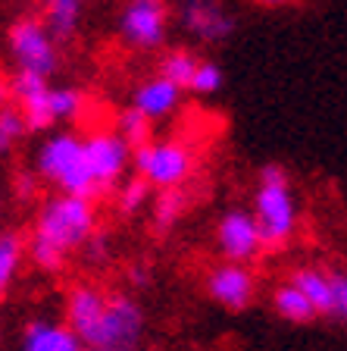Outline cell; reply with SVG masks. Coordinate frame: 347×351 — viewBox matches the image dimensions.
Here are the masks:
<instances>
[{
    "mask_svg": "<svg viewBox=\"0 0 347 351\" xmlns=\"http://www.w3.org/2000/svg\"><path fill=\"white\" fill-rule=\"evenodd\" d=\"M253 3H260V7H288L294 0H253Z\"/></svg>",
    "mask_w": 347,
    "mask_h": 351,
    "instance_id": "1f68e13d",
    "label": "cell"
},
{
    "mask_svg": "<svg viewBox=\"0 0 347 351\" xmlns=\"http://www.w3.org/2000/svg\"><path fill=\"white\" fill-rule=\"evenodd\" d=\"M197 63H201V60H197L191 51H169V53H163V60H159V79L172 82L179 91H185V88L191 85V79H194Z\"/></svg>",
    "mask_w": 347,
    "mask_h": 351,
    "instance_id": "e0dca14e",
    "label": "cell"
},
{
    "mask_svg": "<svg viewBox=\"0 0 347 351\" xmlns=\"http://www.w3.org/2000/svg\"><path fill=\"white\" fill-rule=\"evenodd\" d=\"M216 245L222 251L225 263H241V267L263 251L257 223H253V217L247 210H229L219 217Z\"/></svg>",
    "mask_w": 347,
    "mask_h": 351,
    "instance_id": "9c48e42d",
    "label": "cell"
},
{
    "mask_svg": "<svg viewBox=\"0 0 347 351\" xmlns=\"http://www.w3.org/2000/svg\"><path fill=\"white\" fill-rule=\"evenodd\" d=\"M38 176L60 185L63 195L81 197L88 204L101 195L97 182L85 167V157H81V138L73 132H57L38 147Z\"/></svg>",
    "mask_w": 347,
    "mask_h": 351,
    "instance_id": "6da1fadb",
    "label": "cell"
},
{
    "mask_svg": "<svg viewBox=\"0 0 347 351\" xmlns=\"http://www.w3.org/2000/svg\"><path fill=\"white\" fill-rule=\"evenodd\" d=\"M81 248H85V254L91 257V261H101V257L110 251V241H107V235H97L94 232L91 239L85 241V245H81Z\"/></svg>",
    "mask_w": 347,
    "mask_h": 351,
    "instance_id": "f546056e",
    "label": "cell"
},
{
    "mask_svg": "<svg viewBox=\"0 0 347 351\" xmlns=\"http://www.w3.org/2000/svg\"><path fill=\"white\" fill-rule=\"evenodd\" d=\"M10 53L13 60L19 63L22 73H35V75H47L57 73L60 66V51H57V41L53 35L47 32L41 19L35 16H22L10 25Z\"/></svg>",
    "mask_w": 347,
    "mask_h": 351,
    "instance_id": "8992f818",
    "label": "cell"
},
{
    "mask_svg": "<svg viewBox=\"0 0 347 351\" xmlns=\"http://www.w3.org/2000/svg\"><path fill=\"white\" fill-rule=\"evenodd\" d=\"M47 107H51L53 123L57 119H75L85 110V95L79 88H51L47 91Z\"/></svg>",
    "mask_w": 347,
    "mask_h": 351,
    "instance_id": "44dd1931",
    "label": "cell"
},
{
    "mask_svg": "<svg viewBox=\"0 0 347 351\" xmlns=\"http://www.w3.org/2000/svg\"><path fill=\"white\" fill-rule=\"evenodd\" d=\"M81 157H85V167L97 182V189L107 191L129 169L131 151L116 132H94V135L81 138Z\"/></svg>",
    "mask_w": 347,
    "mask_h": 351,
    "instance_id": "ba28073f",
    "label": "cell"
},
{
    "mask_svg": "<svg viewBox=\"0 0 347 351\" xmlns=\"http://www.w3.org/2000/svg\"><path fill=\"white\" fill-rule=\"evenodd\" d=\"M329 298H332V317L344 320L347 317V276L341 270L329 273Z\"/></svg>",
    "mask_w": 347,
    "mask_h": 351,
    "instance_id": "484cf974",
    "label": "cell"
},
{
    "mask_svg": "<svg viewBox=\"0 0 347 351\" xmlns=\"http://www.w3.org/2000/svg\"><path fill=\"white\" fill-rule=\"evenodd\" d=\"M22 351H85L69 326L51 320H31L22 336Z\"/></svg>",
    "mask_w": 347,
    "mask_h": 351,
    "instance_id": "5bb4252c",
    "label": "cell"
},
{
    "mask_svg": "<svg viewBox=\"0 0 347 351\" xmlns=\"http://www.w3.org/2000/svg\"><path fill=\"white\" fill-rule=\"evenodd\" d=\"M7 91H10V88H7V82L0 79V107H7Z\"/></svg>",
    "mask_w": 347,
    "mask_h": 351,
    "instance_id": "d6a6232c",
    "label": "cell"
},
{
    "mask_svg": "<svg viewBox=\"0 0 347 351\" xmlns=\"http://www.w3.org/2000/svg\"><path fill=\"white\" fill-rule=\"evenodd\" d=\"M291 285L310 301V307L319 314H332V298H329V273L316 270V267H297Z\"/></svg>",
    "mask_w": 347,
    "mask_h": 351,
    "instance_id": "2e32d148",
    "label": "cell"
},
{
    "mask_svg": "<svg viewBox=\"0 0 347 351\" xmlns=\"http://www.w3.org/2000/svg\"><path fill=\"white\" fill-rule=\"evenodd\" d=\"M207 292L225 311H244L253 298V276L241 263H219L207 279Z\"/></svg>",
    "mask_w": 347,
    "mask_h": 351,
    "instance_id": "8fae6325",
    "label": "cell"
},
{
    "mask_svg": "<svg viewBox=\"0 0 347 351\" xmlns=\"http://www.w3.org/2000/svg\"><path fill=\"white\" fill-rule=\"evenodd\" d=\"M13 189H16V197H19V201H29V197H35V191H38V179L31 173H19Z\"/></svg>",
    "mask_w": 347,
    "mask_h": 351,
    "instance_id": "83f0119b",
    "label": "cell"
},
{
    "mask_svg": "<svg viewBox=\"0 0 347 351\" xmlns=\"http://www.w3.org/2000/svg\"><path fill=\"white\" fill-rule=\"evenodd\" d=\"M185 207H188V195H185L181 189H166L163 195H157V201H153V210H151L153 229H159V232L172 229L175 223L181 219Z\"/></svg>",
    "mask_w": 347,
    "mask_h": 351,
    "instance_id": "ac0fdd59",
    "label": "cell"
},
{
    "mask_svg": "<svg viewBox=\"0 0 347 351\" xmlns=\"http://www.w3.org/2000/svg\"><path fill=\"white\" fill-rule=\"evenodd\" d=\"M253 223L260 232V245L269 251H279L288 245L297 229V204L291 195V185H260L253 197Z\"/></svg>",
    "mask_w": 347,
    "mask_h": 351,
    "instance_id": "277c9868",
    "label": "cell"
},
{
    "mask_svg": "<svg viewBox=\"0 0 347 351\" xmlns=\"http://www.w3.org/2000/svg\"><path fill=\"white\" fill-rule=\"evenodd\" d=\"M181 25L207 44H222L235 32V16L219 0H185L181 3Z\"/></svg>",
    "mask_w": 347,
    "mask_h": 351,
    "instance_id": "30bf717a",
    "label": "cell"
},
{
    "mask_svg": "<svg viewBox=\"0 0 347 351\" xmlns=\"http://www.w3.org/2000/svg\"><path fill=\"white\" fill-rule=\"evenodd\" d=\"M25 254V241L16 232H0V295L7 292V285L16 279Z\"/></svg>",
    "mask_w": 347,
    "mask_h": 351,
    "instance_id": "ffe728a7",
    "label": "cell"
},
{
    "mask_svg": "<svg viewBox=\"0 0 347 351\" xmlns=\"http://www.w3.org/2000/svg\"><path fill=\"white\" fill-rule=\"evenodd\" d=\"M272 304H275V311H279L285 320H291V323H310L313 317H316V311L310 307V301L297 292L291 282L275 289V292H272Z\"/></svg>",
    "mask_w": 347,
    "mask_h": 351,
    "instance_id": "d6986e66",
    "label": "cell"
},
{
    "mask_svg": "<svg viewBox=\"0 0 347 351\" xmlns=\"http://www.w3.org/2000/svg\"><path fill=\"white\" fill-rule=\"evenodd\" d=\"M222 82H225V75H222V69H219V63H213V60H201L188 88L191 91H197V95L210 97V95H216L219 88H222Z\"/></svg>",
    "mask_w": 347,
    "mask_h": 351,
    "instance_id": "cb8c5ba5",
    "label": "cell"
},
{
    "mask_svg": "<svg viewBox=\"0 0 347 351\" xmlns=\"http://www.w3.org/2000/svg\"><path fill=\"white\" fill-rule=\"evenodd\" d=\"M94 223H97L94 204H88L81 197L60 195V197H51L41 207L31 239L57 248L60 254H69V251L81 248L94 235Z\"/></svg>",
    "mask_w": 347,
    "mask_h": 351,
    "instance_id": "7a4b0ae2",
    "label": "cell"
},
{
    "mask_svg": "<svg viewBox=\"0 0 347 351\" xmlns=\"http://www.w3.org/2000/svg\"><path fill=\"white\" fill-rule=\"evenodd\" d=\"M103 304H107V295L94 285H75L69 292V301H66V323L75 332L81 345L88 342V336L94 332L97 320L103 314Z\"/></svg>",
    "mask_w": 347,
    "mask_h": 351,
    "instance_id": "7c38bea8",
    "label": "cell"
},
{
    "mask_svg": "<svg viewBox=\"0 0 347 351\" xmlns=\"http://www.w3.org/2000/svg\"><path fill=\"white\" fill-rule=\"evenodd\" d=\"M179 104H181V91L172 85V82L159 79V75L141 82V85L135 88V95H131V110L141 113L147 123L172 117L175 110H179Z\"/></svg>",
    "mask_w": 347,
    "mask_h": 351,
    "instance_id": "4fadbf2b",
    "label": "cell"
},
{
    "mask_svg": "<svg viewBox=\"0 0 347 351\" xmlns=\"http://www.w3.org/2000/svg\"><path fill=\"white\" fill-rule=\"evenodd\" d=\"M129 279H131L135 285H141V289H144V285L151 282V276H147V267H131V270H129Z\"/></svg>",
    "mask_w": 347,
    "mask_h": 351,
    "instance_id": "4dcf8cb0",
    "label": "cell"
},
{
    "mask_svg": "<svg viewBox=\"0 0 347 351\" xmlns=\"http://www.w3.org/2000/svg\"><path fill=\"white\" fill-rule=\"evenodd\" d=\"M116 125H119V138L129 145V151H135V147H144L147 141H153L151 138V123H147L141 113H135V110H123L119 113V119H116Z\"/></svg>",
    "mask_w": 347,
    "mask_h": 351,
    "instance_id": "7402d4cb",
    "label": "cell"
},
{
    "mask_svg": "<svg viewBox=\"0 0 347 351\" xmlns=\"http://www.w3.org/2000/svg\"><path fill=\"white\" fill-rule=\"evenodd\" d=\"M169 7L166 0H129L119 16L123 41L138 51H157L166 41Z\"/></svg>",
    "mask_w": 347,
    "mask_h": 351,
    "instance_id": "52a82bcc",
    "label": "cell"
},
{
    "mask_svg": "<svg viewBox=\"0 0 347 351\" xmlns=\"http://www.w3.org/2000/svg\"><path fill=\"white\" fill-rule=\"evenodd\" d=\"M44 3V25L53 35V41H69L75 35L81 22V10H85V0H41Z\"/></svg>",
    "mask_w": 347,
    "mask_h": 351,
    "instance_id": "9a60e30c",
    "label": "cell"
},
{
    "mask_svg": "<svg viewBox=\"0 0 347 351\" xmlns=\"http://www.w3.org/2000/svg\"><path fill=\"white\" fill-rule=\"evenodd\" d=\"M129 163L135 167V176H141L151 189L166 191L185 185V179L194 169V154L179 138H159L147 141L144 147H135Z\"/></svg>",
    "mask_w": 347,
    "mask_h": 351,
    "instance_id": "3957f363",
    "label": "cell"
},
{
    "mask_svg": "<svg viewBox=\"0 0 347 351\" xmlns=\"http://www.w3.org/2000/svg\"><path fill=\"white\" fill-rule=\"evenodd\" d=\"M260 185H288V173L279 163H266L260 169Z\"/></svg>",
    "mask_w": 347,
    "mask_h": 351,
    "instance_id": "f1b7e54d",
    "label": "cell"
},
{
    "mask_svg": "<svg viewBox=\"0 0 347 351\" xmlns=\"http://www.w3.org/2000/svg\"><path fill=\"white\" fill-rule=\"evenodd\" d=\"M25 132L29 129H25L19 107H0V151H10Z\"/></svg>",
    "mask_w": 347,
    "mask_h": 351,
    "instance_id": "d4e9b609",
    "label": "cell"
},
{
    "mask_svg": "<svg viewBox=\"0 0 347 351\" xmlns=\"http://www.w3.org/2000/svg\"><path fill=\"white\" fill-rule=\"evenodd\" d=\"M144 329V314L129 295H110L94 332L88 336V351H131Z\"/></svg>",
    "mask_w": 347,
    "mask_h": 351,
    "instance_id": "5b68a950",
    "label": "cell"
},
{
    "mask_svg": "<svg viewBox=\"0 0 347 351\" xmlns=\"http://www.w3.org/2000/svg\"><path fill=\"white\" fill-rule=\"evenodd\" d=\"M31 261L41 267V270H47V273H57L60 267H63V261H66V254H60L57 248H51V245H44V241H38V239H31Z\"/></svg>",
    "mask_w": 347,
    "mask_h": 351,
    "instance_id": "4316f807",
    "label": "cell"
},
{
    "mask_svg": "<svg viewBox=\"0 0 347 351\" xmlns=\"http://www.w3.org/2000/svg\"><path fill=\"white\" fill-rule=\"evenodd\" d=\"M151 185L141 179V176H131V179H125L123 189H119V197H116V204H119V210L123 213H138L141 207L151 201Z\"/></svg>",
    "mask_w": 347,
    "mask_h": 351,
    "instance_id": "603a6c76",
    "label": "cell"
}]
</instances>
